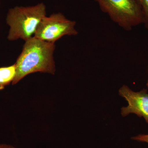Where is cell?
<instances>
[{
  "label": "cell",
  "instance_id": "obj_1",
  "mask_svg": "<svg viewBox=\"0 0 148 148\" xmlns=\"http://www.w3.org/2000/svg\"><path fill=\"white\" fill-rule=\"evenodd\" d=\"M54 43L47 42L33 37L25 41L16 63V73L12 84L15 85L27 75L33 73L54 75L56 66Z\"/></svg>",
  "mask_w": 148,
  "mask_h": 148
},
{
  "label": "cell",
  "instance_id": "obj_2",
  "mask_svg": "<svg viewBox=\"0 0 148 148\" xmlns=\"http://www.w3.org/2000/svg\"><path fill=\"white\" fill-rule=\"evenodd\" d=\"M45 16L46 9L42 3L35 6H16L10 9L6 18L10 27L8 39L14 41L21 39L26 41L32 38Z\"/></svg>",
  "mask_w": 148,
  "mask_h": 148
},
{
  "label": "cell",
  "instance_id": "obj_3",
  "mask_svg": "<svg viewBox=\"0 0 148 148\" xmlns=\"http://www.w3.org/2000/svg\"><path fill=\"white\" fill-rule=\"evenodd\" d=\"M94 1L112 21L125 31L144 24L143 10L138 0Z\"/></svg>",
  "mask_w": 148,
  "mask_h": 148
},
{
  "label": "cell",
  "instance_id": "obj_4",
  "mask_svg": "<svg viewBox=\"0 0 148 148\" xmlns=\"http://www.w3.org/2000/svg\"><path fill=\"white\" fill-rule=\"evenodd\" d=\"M76 22L69 20L61 13L45 16L40 21L34 37L47 42L54 43L65 36H76L78 34Z\"/></svg>",
  "mask_w": 148,
  "mask_h": 148
},
{
  "label": "cell",
  "instance_id": "obj_5",
  "mask_svg": "<svg viewBox=\"0 0 148 148\" xmlns=\"http://www.w3.org/2000/svg\"><path fill=\"white\" fill-rule=\"evenodd\" d=\"M120 96L127 101L128 106L121 109L123 116L130 114H135L140 117H143L148 124V93L147 90L143 89L138 92L131 90L126 85H123L119 90Z\"/></svg>",
  "mask_w": 148,
  "mask_h": 148
},
{
  "label": "cell",
  "instance_id": "obj_6",
  "mask_svg": "<svg viewBox=\"0 0 148 148\" xmlns=\"http://www.w3.org/2000/svg\"><path fill=\"white\" fill-rule=\"evenodd\" d=\"M16 73L15 64L11 66L0 67V90L12 83Z\"/></svg>",
  "mask_w": 148,
  "mask_h": 148
},
{
  "label": "cell",
  "instance_id": "obj_7",
  "mask_svg": "<svg viewBox=\"0 0 148 148\" xmlns=\"http://www.w3.org/2000/svg\"><path fill=\"white\" fill-rule=\"evenodd\" d=\"M141 5L144 16V24L148 29V0H138Z\"/></svg>",
  "mask_w": 148,
  "mask_h": 148
},
{
  "label": "cell",
  "instance_id": "obj_8",
  "mask_svg": "<svg viewBox=\"0 0 148 148\" xmlns=\"http://www.w3.org/2000/svg\"><path fill=\"white\" fill-rule=\"evenodd\" d=\"M131 139L138 142H143V143H146L148 144V134L147 135L140 134V135L132 137Z\"/></svg>",
  "mask_w": 148,
  "mask_h": 148
},
{
  "label": "cell",
  "instance_id": "obj_9",
  "mask_svg": "<svg viewBox=\"0 0 148 148\" xmlns=\"http://www.w3.org/2000/svg\"><path fill=\"white\" fill-rule=\"evenodd\" d=\"M0 148H16L14 146L9 144H0Z\"/></svg>",
  "mask_w": 148,
  "mask_h": 148
},
{
  "label": "cell",
  "instance_id": "obj_10",
  "mask_svg": "<svg viewBox=\"0 0 148 148\" xmlns=\"http://www.w3.org/2000/svg\"><path fill=\"white\" fill-rule=\"evenodd\" d=\"M147 87L148 88V81H147Z\"/></svg>",
  "mask_w": 148,
  "mask_h": 148
}]
</instances>
